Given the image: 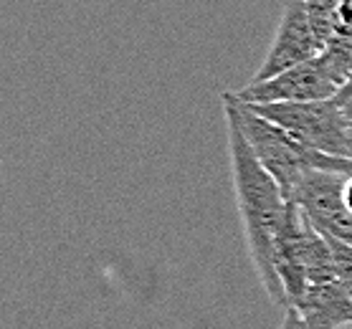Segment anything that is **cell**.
I'll use <instances>...</instances> for the list:
<instances>
[{"label": "cell", "mask_w": 352, "mask_h": 329, "mask_svg": "<svg viewBox=\"0 0 352 329\" xmlns=\"http://www.w3.org/2000/svg\"><path fill=\"white\" fill-rule=\"evenodd\" d=\"M226 132H228V155H231V177L236 208H239L246 246L254 261L258 279L274 304L284 306V289L276 276V238L287 218L289 201L281 193L274 175L258 162L254 147L248 145L239 122L226 112Z\"/></svg>", "instance_id": "1"}, {"label": "cell", "mask_w": 352, "mask_h": 329, "mask_svg": "<svg viewBox=\"0 0 352 329\" xmlns=\"http://www.w3.org/2000/svg\"><path fill=\"white\" fill-rule=\"evenodd\" d=\"M226 112L233 114V120L239 122L241 132L246 135L248 145L254 147L258 162L264 165L279 183L284 198H292L296 185L302 183V177L309 170H335V172H352L350 157H335V155L320 152L312 147L302 145L299 139L289 135L287 129L274 124L261 114L251 112L246 104L236 102L233 97L223 94L221 97Z\"/></svg>", "instance_id": "2"}, {"label": "cell", "mask_w": 352, "mask_h": 329, "mask_svg": "<svg viewBox=\"0 0 352 329\" xmlns=\"http://www.w3.org/2000/svg\"><path fill=\"white\" fill-rule=\"evenodd\" d=\"M246 106L251 112L272 120L274 124H279L281 129H287L289 135L299 139L302 145L320 150V152L335 155V157H347V142H350L352 124L335 99H320V102H274V104Z\"/></svg>", "instance_id": "3"}, {"label": "cell", "mask_w": 352, "mask_h": 329, "mask_svg": "<svg viewBox=\"0 0 352 329\" xmlns=\"http://www.w3.org/2000/svg\"><path fill=\"white\" fill-rule=\"evenodd\" d=\"M342 84L329 73L322 56L292 66L264 81H248L239 91H228L243 104H274V102H320L335 99Z\"/></svg>", "instance_id": "4"}, {"label": "cell", "mask_w": 352, "mask_h": 329, "mask_svg": "<svg viewBox=\"0 0 352 329\" xmlns=\"http://www.w3.org/2000/svg\"><path fill=\"white\" fill-rule=\"evenodd\" d=\"M352 172L309 170L296 185L289 203H296L317 231L352 246V213L344 205V180Z\"/></svg>", "instance_id": "5"}, {"label": "cell", "mask_w": 352, "mask_h": 329, "mask_svg": "<svg viewBox=\"0 0 352 329\" xmlns=\"http://www.w3.org/2000/svg\"><path fill=\"white\" fill-rule=\"evenodd\" d=\"M322 49H324V43L314 33L312 21L307 16L305 0H289L284 5V13H281L276 36H274L272 46L266 51L264 64L258 66L251 81L272 79V76L287 71L292 66L314 58Z\"/></svg>", "instance_id": "6"}, {"label": "cell", "mask_w": 352, "mask_h": 329, "mask_svg": "<svg viewBox=\"0 0 352 329\" xmlns=\"http://www.w3.org/2000/svg\"><path fill=\"white\" fill-rule=\"evenodd\" d=\"M309 329H337L352 324V294L340 276L307 284L305 297L296 304Z\"/></svg>", "instance_id": "7"}, {"label": "cell", "mask_w": 352, "mask_h": 329, "mask_svg": "<svg viewBox=\"0 0 352 329\" xmlns=\"http://www.w3.org/2000/svg\"><path fill=\"white\" fill-rule=\"evenodd\" d=\"M337 5H340V0H305L307 16L312 21V28L322 43H327L332 36L337 21Z\"/></svg>", "instance_id": "8"}, {"label": "cell", "mask_w": 352, "mask_h": 329, "mask_svg": "<svg viewBox=\"0 0 352 329\" xmlns=\"http://www.w3.org/2000/svg\"><path fill=\"white\" fill-rule=\"evenodd\" d=\"M279 329H309V324L305 321V317L299 314L296 306H284V319H281Z\"/></svg>", "instance_id": "9"}, {"label": "cell", "mask_w": 352, "mask_h": 329, "mask_svg": "<svg viewBox=\"0 0 352 329\" xmlns=\"http://www.w3.org/2000/svg\"><path fill=\"white\" fill-rule=\"evenodd\" d=\"M352 97V71H350V79H347V84H344L342 89H340V91H337V97H335V102L340 106L344 104V102H347V99Z\"/></svg>", "instance_id": "10"}, {"label": "cell", "mask_w": 352, "mask_h": 329, "mask_svg": "<svg viewBox=\"0 0 352 329\" xmlns=\"http://www.w3.org/2000/svg\"><path fill=\"white\" fill-rule=\"evenodd\" d=\"M344 205L350 208V213H352V175H347V180H344Z\"/></svg>", "instance_id": "11"}, {"label": "cell", "mask_w": 352, "mask_h": 329, "mask_svg": "<svg viewBox=\"0 0 352 329\" xmlns=\"http://www.w3.org/2000/svg\"><path fill=\"white\" fill-rule=\"evenodd\" d=\"M340 109H342V112H344V117H347V120L352 122V97L347 99V102H344V104L340 106Z\"/></svg>", "instance_id": "12"}, {"label": "cell", "mask_w": 352, "mask_h": 329, "mask_svg": "<svg viewBox=\"0 0 352 329\" xmlns=\"http://www.w3.org/2000/svg\"><path fill=\"white\" fill-rule=\"evenodd\" d=\"M347 157L352 160V132H350V142H347Z\"/></svg>", "instance_id": "13"}]
</instances>
